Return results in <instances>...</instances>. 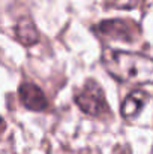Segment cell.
Segmentation results:
<instances>
[{
	"label": "cell",
	"mask_w": 153,
	"mask_h": 154,
	"mask_svg": "<svg viewBox=\"0 0 153 154\" xmlns=\"http://www.w3.org/2000/svg\"><path fill=\"white\" fill-rule=\"evenodd\" d=\"M102 64L107 72L120 82L132 85L153 84V60L144 54L105 50Z\"/></svg>",
	"instance_id": "obj_1"
},
{
	"label": "cell",
	"mask_w": 153,
	"mask_h": 154,
	"mask_svg": "<svg viewBox=\"0 0 153 154\" xmlns=\"http://www.w3.org/2000/svg\"><path fill=\"white\" fill-rule=\"evenodd\" d=\"M77 106L90 117H102L110 112L102 87L93 79H87L80 91L75 94Z\"/></svg>",
	"instance_id": "obj_2"
},
{
	"label": "cell",
	"mask_w": 153,
	"mask_h": 154,
	"mask_svg": "<svg viewBox=\"0 0 153 154\" xmlns=\"http://www.w3.org/2000/svg\"><path fill=\"white\" fill-rule=\"evenodd\" d=\"M95 33L101 35L107 39L114 41H123V42H132L138 36V27L135 23H131L128 20H105L93 27Z\"/></svg>",
	"instance_id": "obj_3"
},
{
	"label": "cell",
	"mask_w": 153,
	"mask_h": 154,
	"mask_svg": "<svg viewBox=\"0 0 153 154\" xmlns=\"http://www.w3.org/2000/svg\"><path fill=\"white\" fill-rule=\"evenodd\" d=\"M18 96H20L21 103L24 105V108H27L29 111L41 112L48 108V100L44 91L33 82H21L18 88Z\"/></svg>",
	"instance_id": "obj_4"
},
{
	"label": "cell",
	"mask_w": 153,
	"mask_h": 154,
	"mask_svg": "<svg viewBox=\"0 0 153 154\" xmlns=\"http://www.w3.org/2000/svg\"><path fill=\"white\" fill-rule=\"evenodd\" d=\"M149 102V94L143 90H134L132 93H129L126 96V99L122 103V115L126 120L135 118L141 109L144 108V105Z\"/></svg>",
	"instance_id": "obj_5"
},
{
	"label": "cell",
	"mask_w": 153,
	"mask_h": 154,
	"mask_svg": "<svg viewBox=\"0 0 153 154\" xmlns=\"http://www.w3.org/2000/svg\"><path fill=\"white\" fill-rule=\"evenodd\" d=\"M15 35H17V39L26 47H32L39 41V33L30 18L20 20V23L15 27Z\"/></svg>",
	"instance_id": "obj_6"
},
{
	"label": "cell",
	"mask_w": 153,
	"mask_h": 154,
	"mask_svg": "<svg viewBox=\"0 0 153 154\" xmlns=\"http://www.w3.org/2000/svg\"><path fill=\"white\" fill-rule=\"evenodd\" d=\"M138 5V0H105V8H114V9H132Z\"/></svg>",
	"instance_id": "obj_7"
},
{
	"label": "cell",
	"mask_w": 153,
	"mask_h": 154,
	"mask_svg": "<svg viewBox=\"0 0 153 154\" xmlns=\"http://www.w3.org/2000/svg\"><path fill=\"white\" fill-rule=\"evenodd\" d=\"M3 127V120H2V117H0V129Z\"/></svg>",
	"instance_id": "obj_8"
}]
</instances>
